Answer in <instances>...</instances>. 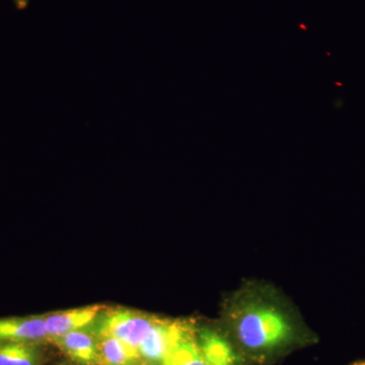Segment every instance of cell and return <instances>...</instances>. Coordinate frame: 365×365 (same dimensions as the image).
I'll use <instances>...</instances> for the list:
<instances>
[{"label": "cell", "instance_id": "6da1fadb", "mask_svg": "<svg viewBox=\"0 0 365 365\" xmlns=\"http://www.w3.org/2000/svg\"><path fill=\"white\" fill-rule=\"evenodd\" d=\"M295 309L271 285L249 282L228 295L223 319L242 349L273 354L299 341L302 325Z\"/></svg>", "mask_w": 365, "mask_h": 365}, {"label": "cell", "instance_id": "7a4b0ae2", "mask_svg": "<svg viewBox=\"0 0 365 365\" xmlns=\"http://www.w3.org/2000/svg\"><path fill=\"white\" fill-rule=\"evenodd\" d=\"M158 317L136 309L116 307L101 313L91 329L98 336H111L138 350ZM138 352V351H137Z\"/></svg>", "mask_w": 365, "mask_h": 365}, {"label": "cell", "instance_id": "3957f363", "mask_svg": "<svg viewBox=\"0 0 365 365\" xmlns=\"http://www.w3.org/2000/svg\"><path fill=\"white\" fill-rule=\"evenodd\" d=\"M189 321L158 317L155 325L139 345L138 354L141 361L148 365L162 364L165 354Z\"/></svg>", "mask_w": 365, "mask_h": 365}, {"label": "cell", "instance_id": "277c9868", "mask_svg": "<svg viewBox=\"0 0 365 365\" xmlns=\"http://www.w3.org/2000/svg\"><path fill=\"white\" fill-rule=\"evenodd\" d=\"M105 309L104 306L95 304L44 314L47 343L74 331L91 328Z\"/></svg>", "mask_w": 365, "mask_h": 365}, {"label": "cell", "instance_id": "5b68a950", "mask_svg": "<svg viewBox=\"0 0 365 365\" xmlns=\"http://www.w3.org/2000/svg\"><path fill=\"white\" fill-rule=\"evenodd\" d=\"M98 335L91 328L74 331L48 343L56 346L64 354L79 365H98Z\"/></svg>", "mask_w": 365, "mask_h": 365}, {"label": "cell", "instance_id": "8992f818", "mask_svg": "<svg viewBox=\"0 0 365 365\" xmlns=\"http://www.w3.org/2000/svg\"><path fill=\"white\" fill-rule=\"evenodd\" d=\"M7 342L47 343L44 314L0 318V343Z\"/></svg>", "mask_w": 365, "mask_h": 365}, {"label": "cell", "instance_id": "52a82bcc", "mask_svg": "<svg viewBox=\"0 0 365 365\" xmlns=\"http://www.w3.org/2000/svg\"><path fill=\"white\" fill-rule=\"evenodd\" d=\"M204 360L211 365H239L240 357L230 341L215 329L204 327L197 330Z\"/></svg>", "mask_w": 365, "mask_h": 365}, {"label": "cell", "instance_id": "ba28073f", "mask_svg": "<svg viewBox=\"0 0 365 365\" xmlns=\"http://www.w3.org/2000/svg\"><path fill=\"white\" fill-rule=\"evenodd\" d=\"M160 365H206L194 324H187Z\"/></svg>", "mask_w": 365, "mask_h": 365}, {"label": "cell", "instance_id": "9c48e42d", "mask_svg": "<svg viewBox=\"0 0 365 365\" xmlns=\"http://www.w3.org/2000/svg\"><path fill=\"white\" fill-rule=\"evenodd\" d=\"M46 361L43 343H0V365H45Z\"/></svg>", "mask_w": 365, "mask_h": 365}, {"label": "cell", "instance_id": "30bf717a", "mask_svg": "<svg viewBox=\"0 0 365 365\" xmlns=\"http://www.w3.org/2000/svg\"><path fill=\"white\" fill-rule=\"evenodd\" d=\"M98 365H132L141 361L135 349L111 336H98Z\"/></svg>", "mask_w": 365, "mask_h": 365}, {"label": "cell", "instance_id": "8fae6325", "mask_svg": "<svg viewBox=\"0 0 365 365\" xmlns=\"http://www.w3.org/2000/svg\"><path fill=\"white\" fill-rule=\"evenodd\" d=\"M16 7L20 9H26L29 4V0H14Z\"/></svg>", "mask_w": 365, "mask_h": 365}, {"label": "cell", "instance_id": "7c38bea8", "mask_svg": "<svg viewBox=\"0 0 365 365\" xmlns=\"http://www.w3.org/2000/svg\"><path fill=\"white\" fill-rule=\"evenodd\" d=\"M352 365H365V359L360 360V361L355 362V364H353Z\"/></svg>", "mask_w": 365, "mask_h": 365}, {"label": "cell", "instance_id": "4fadbf2b", "mask_svg": "<svg viewBox=\"0 0 365 365\" xmlns=\"http://www.w3.org/2000/svg\"><path fill=\"white\" fill-rule=\"evenodd\" d=\"M132 365H148V364H144V362H138V364H132Z\"/></svg>", "mask_w": 365, "mask_h": 365}, {"label": "cell", "instance_id": "5bb4252c", "mask_svg": "<svg viewBox=\"0 0 365 365\" xmlns=\"http://www.w3.org/2000/svg\"><path fill=\"white\" fill-rule=\"evenodd\" d=\"M205 364H206V362H205ZM206 365H211V364H206Z\"/></svg>", "mask_w": 365, "mask_h": 365}, {"label": "cell", "instance_id": "9a60e30c", "mask_svg": "<svg viewBox=\"0 0 365 365\" xmlns=\"http://www.w3.org/2000/svg\"><path fill=\"white\" fill-rule=\"evenodd\" d=\"M60 365H66V364H60Z\"/></svg>", "mask_w": 365, "mask_h": 365}]
</instances>
